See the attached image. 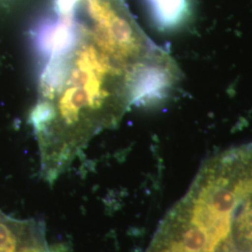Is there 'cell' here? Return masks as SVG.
Returning <instances> with one entry per match:
<instances>
[{
  "instance_id": "6da1fadb",
  "label": "cell",
  "mask_w": 252,
  "mask_h": 252,
  "mask_svg": "<svg viewBox=\"0 0 252 252\" xmlns=\"http://www.w3.org/2000/svg\"><path fill=\"white\" fill-rule=\"evenodd\" d=\"M44 33L51 56L32 123L44 176L54 180L94 135L115 126L133 104L161 99L169 78L123 63L75 15L59 18Z\"/></svg>"
},
{
  "instance_id": "7a4b0ae2",
  "label": "cell",
  "mask_w": 252,
  "mask_h": 252,
  "mask_svg": "<svg viewBox=\"0 0 252 252\" xmlns=\"http://www.w3.org/2000/svg\"><path fill=\"white\" fill-rule=\"evenodd\" d=\"M146 252H252V143L201 166Z\"/></svg>"
},
{
  "instance_id": "3957f363",
  "label": "cell",
  "mask_w": 252,
  "mask_h": 252,
  "mask_svg": "<svg viewBox=\"0 0 252 252\" xmlns=\"http://www.w3.org/2000/svg\"><path fill=\"white\" fill-rule=\"evenodd\" d=\"M85 22L100 42L117 59L141 71L169 69L177 65L154 44L128 12L123 0H86Z\"/></svg>"
},
{
  "instance_id": "277c9868",
  "label": "cell",
  "mask_w": 252,
  "mask_h": 252,
  "mask_svg": "<svg viewBox=\"0 0 252 252\" xmlns=\"http://www.w3.org/2000/svg\"><path fill=\"white\" fill-rule=\"evenodd\" d=\"M154 24L162 30L182 27L190 18V0H145Z\"/></svg>"
},
{
  "instance_id": "5b68a950",
  "label": "cell",
  "mask_w": 252,
  "mask_h": 252,
  "mask_svg": "<svg viewBox=\"0 0 252 252\" xmlns=\"http://www.w3.org/2000/svg\"><path fill=\"white\" fill-rule=\"evenodd\" d=\"M20 235L12 224L0 215V252H18Z\"/></svg>"
},
{
  "instance_id": "8992f818",
  "label": "cell",
  "mask_w": 252,
  "mask_h": 252,
  "mask_svg": "<svg viewBox=\"0 0 252 252\" xmlns=\"http://www.w3.org/2000/svg\"><path fill=\"white\" fill-rule=\"evenodd\" d=\"M80 1L81 0H57V8L59 14L72 12Z\"/></svg>"
}]
</instances>
